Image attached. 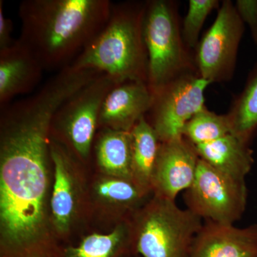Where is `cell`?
<instances>
[{"instance_id":"1","label":"cell","mask_w":257,"mask_h":257,"mask_svg":"<svg viewBox=\"0 0 257 257\" xmlns=\"http://www.w3.org/2000/svg\"><path fill=\"white\" fill-rule=\"evenodd\" d=\"M109 0H25L19 41L44 70L69 67L107 23Z\"/></svg>"},{"instance_id":"2","label":"cell","mask_w":257,"mask_h":257,"mask_svg":"<svg viewBox=\"0 0 257 257\" xmlns=\"http://www.w3.org/2000/svg\"><path fill=\"white\" fill-rule=\"evenodd\" d=\"M146 3H113L105 26L70 66L106 74L116 82L147 83L144 40Z\"/></svg>"},{"instance_id":"3","label":"cell","mask_w":257,"mask_h":257,"mask_svg":"<svg viewBox=\"0 0 257 257\" xmlns=\"http://www.w3.org/2000/svg\"><path fill=\"white\" fill-rule=\"evenodd\" d=\"M130 221L135 253L141 257H188L204 222L176 201L155 195Z\"/></svg>"},{"instance_id":"4","label":"cell","mask_w":257,"mask_h":257,"mask_svg":"<svg viewBox=\"0 0 257 257\" xmlns=\"http://www.w3.org/2000/svg\"><path fill=\"white\" fill-rule=\"evenodd\" d=\"M54 182L50 200L52 232L57 243H73L89 229L90 168L51 139Z\"/></svg>"},{"instance_id":"5","label":"cell","mask_w":257,"mask_h":257,"mask_svg":"<svg viewBox=\"0 0 257 257\" xmlns=\"http://www.w3.org/2000/svg\"><path fill=\"white\" fill-rule=\"evenodd\" d=\"M118 84L109 76L99 74L64 101L52 119L51 139L63 145L91 170L101 105Z\"/></svg>"},{"instance_id":"6","label":"cell","mask_w":257,"mask_h":257,"mask_svg":"<svg viewBox=\"0 0 257 257\" xmlns=\"http://www.w3.org/2000/svg\"><path fill=\"white\" fill-rule=\"evenodd\" d=\"M143 32L148 59L147 84L155 93L187 74L188 60L173 4L166 0L147 2Z\"/></svg>"},{"instance_id":"7","label":"cell","mask_w":257,"mask_h":257,"mask_svg":"<svg viewBox=\"0 0 257 257\" xmlns=\"http://www.w3.org/2000/svg\"><path fill=\"white\" fill-rule=\"evenodd\" d=\"M246 180L235 179L199 159L194 182L184 192L189 210L203 221L235 224L246 210Z\"/></svg>"},{"instance_id":"8","label":"cell","mask_w":257,"mask_h":257,"mask_svg":"<svg viewBox=\"0 0 257 257\" xmlns=\"http://www.w3.org/2000/svg\"><path fill=\"white\" fill-rule=\"evenodd\" d=\"M210 84L199 75L187 73L153 93V105L146 118L161 143L183 137L187 123L206 108L204 92Z\"/></svg>"},{"instance_id":"9","label":"cell","mask_w":257,"mask_h":257,"mask_svg":"<svg viewBox=\"0 0 257 257\" xmlns=\"http://www.w3.org/2000/svg\"><path fill=\"white\" fill-rule=\"evenodd\" d=\"M152 195L133 180L91 171L88 185L90 231H111L131 219Z\"/></svg>"},{"instance_id":"10","label":"cell","mask_w":257,"mask_h":257,"mask_svg":"<svg viewBox=\"0 0 257 257\" xmlns=\"http://www.w3.org/2000/svg\"><path fill=\"white\" fill-rule=\"evenodd\" d=\"M243 32L235 5L223 2L214 23L198 44V75L211 84L231 78Z\"/></svg>"},{"instance_id":"11","label":"cell","mask_w":257,"mask_h":257,"mask_svg":"<svg viewBox=\"0 0 257 257\" xmlns=\"http://www.w3.org/2000/svg\"><path fill=\"white\" fill-rule=\"evenodd\" d=\"M199 160L195 147L184 137L161 143L152 175L153 195L176 201L194 182Z\"/></svg>"},{"instance_id":"12","label":"cell","mask_w":257,"mask_h":257,"mask_svg":"<svg viewBox=\"0 0 257 257\" xmlns=\"http://www.w3.org/2000/svg\"><path fill=\"white\" fill-rule=\"evenodd\" d=\"M188 257H257V224L238 227L204 221Z\"/></svg>"},{"instance_id":"13","label":"cell","mask_w":257,"mask_h":257,"mask_svg":"<svg viewBox=\"0 0 257 257\" xmlns=\"http://www.w3.org/2000/svg\"><path fill=\"white\" fill-rule=\"evenodd\" d=\"M153 92L146 82L116 84L104 98L99 117V128L131 132L153 105Z\"/></svg>"},{"instance_id":"14","label":"cell","mask_w":257,"mask_h":257,"mask_svg":"<svg viewBox=\"0 0 257 257\" xmlns=\"http://www.w3.org/2000/svg\"><path fill=\"white\" fill-rule=\"evenodd\" d=\"M44 69L18 40L0 50V107L19 95L32 92L41 81Z\"/></svg>"},{"instance_id":"15","label":"cell","mask_w":257,"mask_h":257,"mask_svg":"<svg viewBox=\"0 0 257 257\" xmlns=\"http://www.w3.org/2000/svg\"><path fill=\"white\" fill-rule=\"evenodd\" d=\"M130 219L118 224L108 232L89 231L76 242L58 243L48 257L136 256Z\"/></svg>"},{"instance_id":"16","label":"cell","mask_w":257,"mask_h":257,"mask_svg":"<svg viewBox=\"0 0 257 257\" xmlns=\"http://www.w3.org/2000/svg\"><path fill=\"white\" fill-rule=\"evenodd\" d=\"M132 164L131 133L99 128L93 143L92 170L133 181Z\"/></svg>"},{"instance_id":"17","label":"cell","mask_w":257,"mask_h":257,"mask_svg":"<svg viewBox=\"0 0 257 257\" xmlns=\"http://www.w3.org/2000/svg\"><path fill=\"white\" fill-rule=\"evenodd\" d=\"M194 146L199 159L240 180H246L254 163L249 144L233 133L211 143Z\"/></svg>"},{"instance_id":"18","label":"cell","mask_w":257,"mask_h":257,"mask_svg":"<svg viewBox=\"0 0 257 257\" xmlns=\"http://www.w3.org/2000/svg\"><path fill=\"white\" fill-rule=\"evenodd\" d=\"M133 179L138 186L152 193V179L161 142L156 132L144 116L131 130Z\"/></svg>"},{"instance_id":"19","label":"cell","mask_w":257,"mask_h":257,"mask_svg":"<svg viewBox=\"0 0 257 257\" xmlns=\"http://www.w3.org/2000/svg\"><path fill=\"white\" fill-rule=\"evenodd\" d=\"M227 115L233 134L249 144L257 130V65Z\"/></svg>"},{"instance_id":"20","label":"cell","mask_w":257,"mask_h":257,"mask_svg":"<svg viewBox=\"0 0 257 257\" xmlns=\"http://www.w3.org/2000/svg\"><path fill=\"white\" fill-rule=\"evenodd\" d=\"M231 133L232 128L227 114H217L204 108L187 123L182 136L193 145H198L211 143Z\"/></svg>"},{"instance_id":"21","label":"cell","mask_w":257,"mask_h":257,"mask_svg":"<svg viewBox=\"0 0 257 257\" xmlns=\"http://www.w3.org/2000/svg\"><path fill=\"white\" fill-rule=\"evenodd\" d=\"M217 0H190L189 9L184 20L182 38L191 48L198 46L199 34L206 19L214 8L219 6Z\"/></svg>"},{"instance_id":"22","label":"cell","mask_w":257,"mask_h":257,"mask_svg":"<svg viewBox=\"0 0 257 257\" xmlns=\"http://www.w3.org/2000/svg\"><path fill=\"white\" fill-rule=\"evenodd\" d=\"M234 5L243 23L249 27L253 42L257 45V0H237Z\"/></svg>"},{"instance_id":"23","label":"cell","mask_w":257,"mask_h":257,"mask_svg":"<svg viewBox=\"0 0 257 257\" xmlns=\"http://www.w3.org/2000/svg\"><path fill=\"white\" fill-rule=\"evenodd\" d=\"M13 30V21L5 17L3 1L1 0L0 1V50L10 47L15 41L12 38Z\"/></svg>"},{"instance_id":"24","label":"cell","mask_w":257,"mask_h":257,"mask_svg":"<svg viewBox=\"0 0 257 257\" xmlns=\"http://www.w3.org/2000/svg\"><path fill=\"white\" fill-rule=\"evenodd\" d=\"M134 257H141V256H138V255H136V256H135Z\"/></svg>"}]
</instances>
